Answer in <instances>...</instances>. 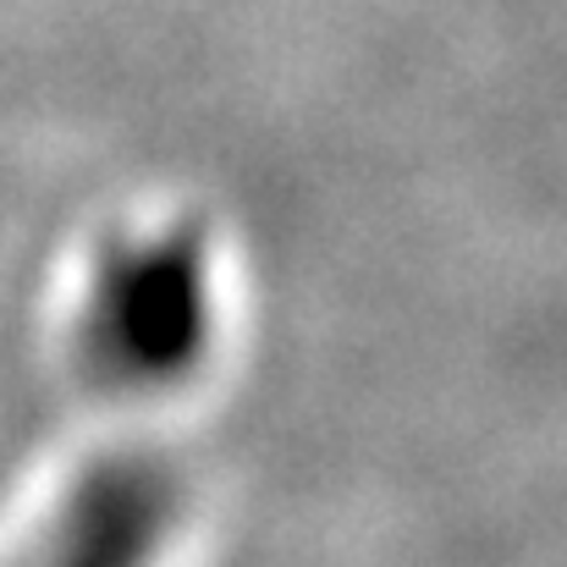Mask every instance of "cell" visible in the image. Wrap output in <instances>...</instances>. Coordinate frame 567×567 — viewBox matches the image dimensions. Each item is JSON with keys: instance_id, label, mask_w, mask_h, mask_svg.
Masks as SVG:
<instances>
[{"instance_id": "6da1fadb", "label": "cell", "mask_w": 567, "mask_h": 567, "mask_svg": "<svg viewBox=\"0 0 567 567\" xmlns=\"http://www.w3.org/2000/svg\"><path fill=\"white\" fill-rule=\"evenodd\" d=\"M198 276L172 243L116 254L100 270L94 342L116 380H166L198 342Z\"/></svg>"}, {"instance_id": "7a4b0ae2", "label": "cell", "mask_w": 567, "mask_h": 567, "mask_svg": "<svg viewBox=\"0 0 567 567\" xmlns=\"http://www.w3.org/2000/svg\"><path fill=\"white\" fill-rule=\"evenodd\" d=\"M166 535V496L133 474L89 485L55 524L33 567H155Z\"/></svg>"}]
</instances>
